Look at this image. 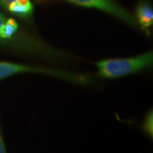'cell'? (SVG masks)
<instances>
[{
	"label": "cell",
	"instance_id": "6da1fadb",
	"mask_svg": "<svg viewBox=\"0 0 153 153\" xmlns=\"http://www.w3.org/2000/svg\"><path fill=\"white\" fill-rule=\"evenodd\" d=\"M153 63L152 51L128 58L102 60L95 62L98 75L106 79H118L137 73L151 68Z\"/></svg>",
	"mask_w": 153,
	"mask_h": 153
},
{
	"label": "cell",
	"instance_id": "7a4b0ae2",
	"mask_svg": "<svg viewBox=\"0 0 153 153\" xmlns=\"http://www.w3.org/2000/svg\"><path fill=\"white\" fill-rule=\"evenodd\" d=\"M76 4L87 7H94L104 10L118 17L132 26H136V21L134 16L115 4L111 0H67Z\"/></svg>",
	"mask_w": 153,
	"mask_h": 153
},
{
	"label": "cell",
	"instance_id": "3957f363",
	"mask_svg": "<svg viewBox=\"0 0 153 153\" xmlns=\"http://www.w3.org/2000/svg\"><path fill=\"white\" fill-rule=\"evenodd\" d=\"M137 16L140 25L143 29L148 30L153 23L152 7L146 3L140 4L137 9Z\"/></svg>",
	"mask_w": 153,
	"mask_h": 153
},
{
	"label": "cell",
	"instance_id": "277c9868",
	"mask_svg": "<svg viewBox=\"0 0 153 153\" xmlns=\"http://www.w3.org/2000/svg\"><path fill=\"white\" fill-rule=\"evenodd\" d=\"M18 28V24L14 19H7L1 30H0V39H11L14 36V34L16 33Z\"/></svg>",
	"mask_w": 153,
	"mask_h": 153
},
{
	"label": "cell",
	"instance_id": "5b68a950",
	"mask_svg": "<svg viewBox=\"0 0 153 153\" xmlns=\"http://www.w3.org/2000/svg\"><path fill=\"white\" fill-rule=\"evenodd\" d=\"M8 10L13 14L22 17H28L32 14L33 11V4L32 3L28 5H21L16 1H13L9 5Z\"/></svg>",
	"mask_w": 153,
	"mask_h": 153
},
{
	"label": "cell",
	"instance_id": "8992f818",
	"mask_svg": "<svg viewBox=\"0 0 153 153\" xmlns=\"http://www.w3.org/2000/svg\"><path fill=\"white\" fill-rule=\"evenodd\" d=\"M143 131L150 138L153 137V111H149L146 114L142 125Z\"/></svg>",
	"mask_w": 153,
	"mask_h": 153
},
{
	"label": "cell",
	"instance_id": "52a82bcc",
	"mask_svg": "<svg viewBox=\"0 0 153 153\" xmlns=\"http://www.w3.org/2000/svg\"><path fill=\"white\" fill-rule=\"evenodd\" d=\"M0 153H7V150H6L5 143L4 140L1 130H0Z\"/></svg>",
	"mask_w": 153,
	"mask_h": 153
},
{
	"label": "cell",
	"instance_id": "ba28073f",
	"mask_svg": "<svg viewBox=\"0 0 153 153\" xmlns=\"http://www.w3.org/2000/svg\"><path fill=\"white\" fill-rule=\"evenodd\" d=\"M14 1L15 0H0V5L7 9H8L9 5Z\"/></svg>",
	"mask_w": 153,
	"mask_h": 153
},
{
	"label": "cell",
	"instance_id": "9c48e42d",
	"mask_svg": "<svg viewBox=\"0 0 153 153\" xmlns=\"http://www.w3.org/2000/svg\"><path fill=\"white\" fill-rule=\"evenodd\" d=\"M15 1L17 4L21 5H28L31 2L30 1V0H15Z\"/></svg>",
	"mask_w": 153,
	"mask_h": 153
},
{
	"label": "cell",
	"instance_id": "30bf717a",
	"mask_svg": "<svg viewBox=\"0 0 153 153\" xmlns=\"http://www.w3.org/2000/svg\"><path fill=\"white\" fill-rule=\"evenodd\" d=\"M6 21H7V19L5 18V16L0 13V30H1L3 25L6 22Z\"/></svg>",
	"mask_w": 153,
	"mask_h": 153
}]
</instances>
